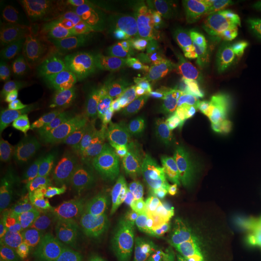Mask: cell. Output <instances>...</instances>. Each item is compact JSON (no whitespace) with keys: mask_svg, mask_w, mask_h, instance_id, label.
Here are the masks:
<instances>
[{"mask_svg":"<svg viewBox=\"0 0 261 261\" xmlns=\"http://www.w3.org/2000/svg\"><path fill=\"white\" fill-rule=\"evenodd\" d=\"M203 51L200 42L180 25L166 29L119 58L127 63L148 64L166 73L179 74Z\"/></svg>","mask_w":261,"mask_h":261,"instance_id":"cell-9","label":"cell"},{"mask_svg":"<svg viewBox=\"0 0 261 261\" xmlns=\"http://www.w3.org/2000/svg\"><path fill=\"white\" fill-rule=\"evenodd\" d=\"M73 165L57 137H50L29 160V175L41 190H54L69 178Z\"/></svg>","mask_w":261,"mask_h":261,"instance_id":"cell-13","label":"cell"},{"mask_svg":"<svg viewBox=\"0 0 261 261\" xmlns=\"http://www.w3.org/2000/svg\"><path fill=\"white\" fill-rule=\"evenodd\" d=\"M110 197L140 227L161 226L185 218L194 197L180 180L162 175L136 187L113 192Z\"/></svg>","mask_w":261,"mask_h":261,"instance_id":"cell-6","label":"cell"},{"mask_svg":"<svg viewBox=\"0 0 261 261\" xmlns=\"http://www.w3.org/2000/svg\"><path fill=\"white\" fill-rule=\"evenodd\" d=\"M219 89L196 87L150 98L120 99L142 120L155 127H174L208 115L220 99Z\"/></svg>","mask_w":261,"mask_h":261,"instance_id":"cell-8","label":"cell"},{"mask_svg":"<svg viewBox=\"0 0 261 261\" xmlns=\"http://www.w3.org/2000/svg\"><path fill=\"white\" fill-rule=\"evenodd\" d=\"M120 120L96 94L75 77L64 92L56 122L57 138L75 169L99 161L116 143Z\"/></svg>","mask_w":261,"mask_h":261,"instance_id":"cell-2","label":"cell"},{"mask_svg":"<svg viewBox=\"0 0 261 261\" xmlns=\"http://www.w3.org/2000/svg\"><path fill=\"white\" fill-rule=\"evenodd\" d=\"M67 208L62 204L48 202H19L12 208L2 230L3 241L8 244H14L23 231L38 225H45L64 217Z\"/></svg>","mask_w":261,"mask_h":261,"instance_id":"cell-15","label":"cell"},{"mask_svg":"<svg viewBox=\"0 0 261 261\" xmlns=\"http://www.w3.org/2000/svg\"><path fill=\"white\" fill-rule=\"evenodd\" d=\"M45 227H46L45 225H38V226L23 231L11 246L12 254L23 259L41 249L45 243V237H46Z\"/></svg>","mask_w":261,"mask_h":261,"instance_id":"cell-20","label":"cell"},{"mask_svg":"<svg viewBox=\"0 0 261 261\" xmlns=\"http://www.w3.org/2000/svg\"><path fill=\"white\" fill-rule=\"evenodd\" d=\"M250 242L248 219L230 221L220 234L215 261H246Z\"/></svg>","mask_w":261,"mask_h":261,"instance_id":"cell-18","label":"cell"},{"mask_svg":"<svg viewBox=\"0 0 261 261\" xmlns=\"http://www.w3.org/2000/svg\"><path fill=\"white\" fill-rule=\"evenodd\" d=\"M241 168L250 174L261 175V138L243 135L236 139Z\"/></svg>","mask_w":261,"mask_h":261,"instance_id":"cell-19","label":"cell"},{"mask_svg":"<svg viewBox=\"0 0 261 261\" xmlns=\"http://www.w3.org/2000/svg\"><path fill=\"white\" fill-rule=\"evenodd\" d=\"M190 244L187 218L161 226L140 227L127 261H179Z\"/></svg>","mask_w":261,"mask_h":261,"instance_id":"cell-12","label":"cell"},{"mask_svg":"<svg viewBox=\"0 0 261 261\" xmlns=\"http://www.w3.org/2000/svg\"><path fill=\"white\" fill-rule=\"evenodd\" d=\"M248 233L252 244L261 241V213L259 212L253 218L248 219Z\"/></svg>","mask_w":261,"mask_h":261,"instance_id":"cell-22","label":"cell"},{"mask_svg":"<svg viewBox=\"0 0 261 261\" xmlns=\"http://www.w3.org/2000/svg\"><path fill=\"white\" fill-rule=\"evenodd\" d=\"M167 6L172 11L187 18H195L214 10H219L224 4L214 0H171L167 3Z\"/></svg>","mask_w":261,"mask_h":261,"instance_id":"cell-21","label":"cell"},{"mask_svg":"<svg viewBox=\"0 0 261 261\" xmlns=\"http://www.w3.org/2000/svg\"><path fill=\"white\" fill-rule=\"evenodd\" d=\"M169 174L190 190L194 201L210 200L237 180L236 139L213 129L175 135L160 145Z\"/></svg>","mask_w":261,"mask_h":261,"instance_id":"cell-1","label":"cell"},{"mask_svg":"<svg viewBox=\"0 0 261 261\" xmlns=\"http://www.w3.org/2000/svg\"><path fill=\"white\" fill-rule=\"evenodd\" d=\"M102 83L120 99L150 98L184 90L178 74L166 73L148 64L127 63L119 57L108 63Z\"/></svg>","mask_w":261,"mask_h":261,"instance_id":"cell-10","label":"cell"},{"mask_svg":"<svg viewBox=\"0 0 261 261\" xmlns=\"http://www.w3.org/2000/svg\"><path fill=\"white\" fill-rule=\"evenodd\" d=\"M260 213H261V211H260Z\"/></svg>","mask_w":261,"mask_h":261,"instance_id":"cell-26","label":"cell"},{"mask_svg":"<svg viewBox=\"0 0 261 261\" xmlns=\"http://www.w3.org/2000/svg\"><path fill=\"white\" fill-rule=\"evenodd\" d=\"M5 42L19 58L47 60V32L34 16L24 12L15 15L6 27Z\"/></svg>","mask_w":261,"mask_h":261,"instance_id":"cell-14","label":"cell"},{"mask_svg":"<svg viewBox=\"0 0 261 261\" xmlns=\"http://www.w3.org/2000/svg\"><path fill=\"white\" fill-rule=\"evenodd\" d=\"M28 178L22 163L9 150L0 159V198L5 203H16L25 195Z\"/></svg>","mask_w":261,"mask_h":261,"instance_id":"cell-17","label":"cell"},{"mask_svg":"<svg viewBox=\"0 0 261 261\" xmlns=\"http://www.w3.org/2000/svg\"><path fill=\"white\" fill-rule=\"evenodd\" d=\"M203 50L223 64L234 79L261 74V34L226 5L182 23Z\"/></svg>","mask_w":261,"mask_h":261,"instance_id":"cell-3","label":"cell"},{"mask_svg":"<svg viewBox=\"0 0 261 261\" xmlns=\"http://www.w3.org/2000/svg\"><path fill=\"white\" fill-rule=\"evenodd\" d=\"M178 76L182 89L214 87L225 81L234 79L233 75L223 64L205 51L189 63Z\"/></svg>","mask_w":261,"mask_h":261,"instance_id":"cell-16","label":"cell"},{"mask_svg":"<svg viewBox=\"0 0 261 261\" xmlns=\"http://www.w3.org/2000/svg\"><path fill=\"white\" fill-rule=\"evenodd\" d=\"M64 93L25 108L3 126L2 142L6 150L23 151L47 135L57 122Z\"/></svg>","mask_w":261,"mask_h":261,"instance_id":"cell-11","label":"cell"},{"mask_svg":"<svg viewBox=\"0 0 261 261\" xmlns=\"http://www.w3.org/2000/svg\"><path fill=\"white\" fill-rule=\"evenodd\" d=\"M246 261H261V241L250 246Z\"/></svg>","mask_w":261,"mask_h":261,"instance_id":"cell-24","label":"cell"},{"mask_svg":"<svg viewBox=\"0 0 261 261\" xmlns=\"http://www.w3.org/2000/svg\"><path fill=\"white\" fill-rule=\"evenodd\" d=\"M21 261H61L52 254L50 250L46 248H41L38 252L31 254V255L25 256Z\"/></svg>","mask_w":261,"mask_h":261,"instance_id":"cell-23","label":"cell"},{"mask_svg":"<svg viewBox=\"0 0 261 261\" xmlns=\"http://www.w3.org/2000/svg\"><path fill=\"white\" fill-rule=\"evenodd\" d=\"M120 0H56L51 6L67 37L81 51L100 48L122 34L133 16Z\"/></svg>","mask_w":261,"mask_h":261,"instance_id":"cell-5","label":"cell"},{"mask_svg":"<svg viewBox=\"0 0 261 261\" xmlns=\"http://www.w3.org/2000/svg\"><path fill=\"white\" fill-rule=\"evenodd\" d=\"M79 261H91V260H79Z\"/></svg>","mask_w":261,"mask_h":261,"instance_id":"cell-25","label":"cell"},{"mask_svg":"<svg viewBox=\"0 0 261 261\" xmlns=\"http://www.w3.org/2000/svg\"><path fill=\"white\" fill-rule=\"evenodd\" d=\"M77 76L70 65L48 60L14 58L4 64L0 79V104L4 115L65 92Z\"/></svg>","mask_w":261,"mask_h":261,"instance_id":"cell-4","label":"cell"},{"mask_svg":"<svg viewBox=\"0 0 261 261\" xmlns=\"http://www.w3.org/2000/svg\"><path fill=\"white\" fill-rule=\"evenodd\" d=\"M169 174L161 154L149 140L129 137L97 162L93 178L99 190L113 192Z\"/></svg>","mask_w":261,"mask_h":261,"instance_id":"cell-7","label":"cell"}]
</instances>
